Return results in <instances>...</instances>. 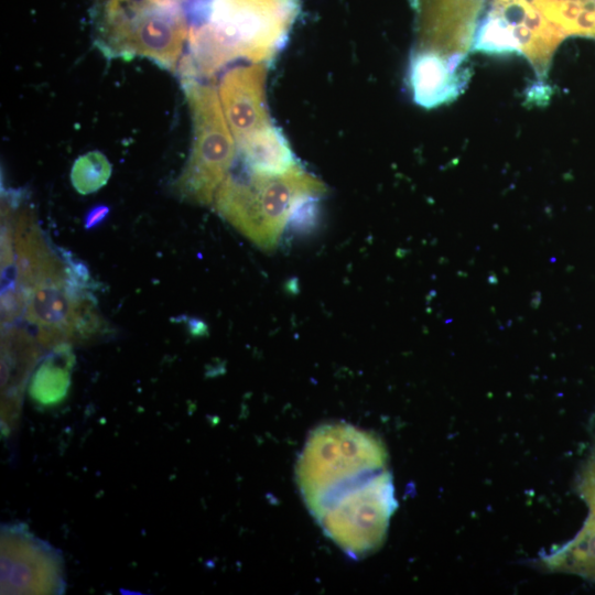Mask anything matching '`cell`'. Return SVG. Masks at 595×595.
Masks as SVG:
<instances>
[{"label": "cell", "instance_id": "obj_1", "mask_svg": "<svg viewBox=\"0 0 595 595\" xmlns=\"http://www.w3.org/2000/svg\"><path fill=\"white\" fill-rule=\"evenodd\" d=\"M296 480L309 511L348 555L382 544L397 501L377 436L347 423L318 426L299 457Z\"/></svg>", "mask_w": 595, "mask_h": 595}, {"label": "cell", "instance_id": "obj_2", "mask_svg": "<svg viewBox=\"0 0 595 595\" xmlns=\"http://www.w3.org/2000/svg\"><path fill=\"white\" fill-rule=\"evenodd\" d=\"M299 0H207L190 29L183 79L208 78L236 58L267 63L284 45Z\"/></svg>", "mask_w": 595, "mask_h": 595}, {"label": "cell", "instance_id": "obj_3", "mask_svg": "<svg viewBox=\"0 0 595 595\" xmlns=\"http://www.w3.org/2000/svg\"><path fill=\"white\" fill-rule=\"evenodd\" d=\"M326 186L300 163L281 174L257 173L245 166L218 188L217 213L259 248L273 250L292 213L302 202L322 197Z\"/></svg>", "mask_w": 595, "mask_h": 595}, {"label": "cell", "instance_id": "obj_4", "mask_svg": "<svg viewBox=\"0 0 595 595\" xmlns=\"http://www.w3.org/2000/svg\"><path fill=\"white\" fill-rule=\"evenodd\" d=\"M190 29L178 0H99L98 3V46L112 57H148L174 71Z\"/></svg>", "mask_w": 595, "mask_h": 595}, {"label": "cell", "instance_id": "obj_5", "mask_svg": "<svg viewBox=\"0 0 595 595\" xmlns=\"http://www.w3.org/2000/svg\"><path fill=\"white\" fill-rule=\"evenodd\" d=\"M182 82L193 138L190 156L174 182L173 191L183 201L209 205L234 166L237 142L217 90L194 79Z\"/></svg>", "mask_w": 595, "mask_h": 595}, {"label": "cell", "instance_id": "obj_6", "mask_svg": "<svg viewBox=\"0 0 595 595\" xmlns=\"http://www.w3.org/2000/svg\"><path fill=\"white\" fill-rule=\"evenodd\" d=\"M266 63H249L227 71L217 93L237 143L264 130L273 122L266 101Z\"/></svg>", "mask_w": 595, "mask_h": 595}, {"label": "cell", "instance_id": "obj_7", "mask_svg": "<svg viewBox=\"0 0 595 595\" xmlns=\"http://www.w3.org/2000/svg\"><path fill=\"white\" fill-rule=\"evenodd\" d=\"M463 57L458 54L444 58L436 52L418 50L409 65V84L413 100L432 108L455 98L466 79H459L457 68Z\"/></svg>", "mask_w": 595, "mask_h": 595}, {"label": "cell", "instance_id": "obj_8", "mask_svg": "<svg viewBox=\"0 0 595 595\" xmlns=\"http://www.w3.org/2000/svg\"><path fill=\"white\" fill-rule=\"evenodd\" d=\"M415 12L419 50H430L450 35L470 33L483 0H410Z\"/></svg>", "mask_w": 595, "mask_h": 595}, {"label": "cell", "instance_id": "obj_9", "mask_svg": "<svg viewBox=\"0 0 595 595\" xmlns=\"http://www.w3.org/2000/svg\"><path fill=\"white\" fill-rule=\"evenodd\" d=\"M244 165L262 174H281L299 164L288 140L274 125L237 143Z\"/></svg>", "mask_w": 595, "mask_h": 595}, {"label": "cell", "instance_id": "obj_10", "mask_svg": "<svg viewBox=\"0 0 595 595\" xmlns=\"http://www.w3.org/2000/svg\"><path fill=\"white\" fill-rule=\"evenodd\" d=\"M74 355L65 343L55 349L36 368L31 377L29 394L39 405L53 407L65 400L71 386Z\"/></svg>", "mask_w": 595, "mask_h": 595}, {"label": "cell", "instance_id": "obj_11", "mask_svg": "<svg viewBox=\"0 0 595 595\" xmlns=\"http://www.w3.org/2000/svg\"><path fill=\"white\" fill-rule=\"evenodd\" d=\"M543 563L550 570L595 578V515L571 542L543 556Z\"/></svg>", "mask_w": 595, "mask_h": 595}, {"label": "cell", "instance_id": "obj_12", "mask_svg": "<svg viewBox=\"0 0 595 595\" xmlns=\"http://www.w3.org/2000/svg\"><path fill=\"white\" fill-rule=\"evenodd\" d=\"M111 173V165L100 152H89L79 156L71 173L75 190L80 194H89L104 186Z\"/></svg>", "mask_w": 595, "mask_h": 595}, {"label": "cell", "instance_id": "obj_13", "mask_svg": "<svg viewBox=\"0 0 595 595\" xmlns=\"http://www.w3.org/2000/svg\"><path fill=\"white\" fill-rule=\"evenodd\" d=\"M320 198L321 197L307 198L294 209L289 223L295 231L307 232L315 227L318 218Z\"/></svg>", "mask_w": 595, "mask_h": 595}, {"label": "cell", "instance_id": "obj_14", "mask_svg": "<svg viewBox=\"0 0 595 595\" xmlns=\"http://www.w3.org/2000/svg\"><path fill=\"white\" fill-rule=\"evenodd\" d=\"M580 489L582 497L595 515V453L583 470Z\"/></svg>", "mask_w": 595, "mask_h": 595}, {"label": "cell", "instance_id": "obj_15", "mask_svg": "<svg viewBox=\"0 0 595 595\" xmlns=\"http://www.w3.org/2000/svg\"><path fill=\"white\" fill-rule=\"evenodd\" d=\"M109 214V207L97 205L89 209L84 218V227L89 230L100 225Z\"/></svg>", "mask_w": 595, "mask_h": 595}]
</instances>
